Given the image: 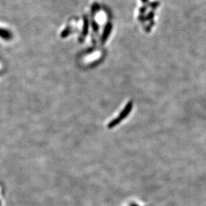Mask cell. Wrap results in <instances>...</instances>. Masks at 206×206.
Here are the masks:
<instances>
[{
	"mask_svg": "<svg viewBox=\"0 0 206 206\" xmlns=\"http://www.w3.org/2000/svg\"><path fill=\"white\" fill-rule=\"evenodd\" d=\"M83 33H82V35L83 38H85V36L87 34V31H88V20L87 19V17H84V20H83Z\"/></svg>",
	"mask_w": 206,
	"mask_h": 206,
	"instance_id": "obj_4",
	"label": "cell"
},
{
	"mask_svg": "<svg viewBox=\"0 0 206 206\" xmlns=\"http://www.w3.org/2000/svg\"><path fill=\"white\" fill-rule=\"evenodd\" d=\"M131 109V105L130 104H129L126 105V108L123 110V112L120 113V115L118 117H117V118L114 119L113 120H112L111 122H110L108 124V127L109 128H113V127H115L116 126H117V124H119L120 123V121L123 120L125 117H126L128 113H130V110Z\"/></svg>",
	"mask_w": 206,
	"mask_h": 206,
	"instance_id": "obj_1",
	"label": "cell"
},
{
	"mask_svg": "<svg viewBox=\"0 0 206 206\" xmlns=\"http://www.w3.org/2000/svg\"><path fill=\"white\" fill-rule=\"evenodd\" d=\"M0 206H1V205H0Z\"/></svg>",
	"mask_w": 206,
	"mask_h": 206,
	"instance_id": "obj_5",
	"label": "cell"
},
{
	"mask_svg": "<svg viewBox=\"0 0 206 206\" xmlns=\"http://www.w3.org/2000/svg\"><path fill=\"white\" fill-rule=\"evenodd\" d=\"M110 29H111V25L108 24V25H107V27L105 29L104 34H103V36H102V42H103V43H104V42L107 39V38H108V35L109 34Z\"/></svg>",
	"mask_w": 206,
	"mask_h": 206,
	"instance_id": "obj_3",
	"label": "cell"
},
{
	"mask_svg": "<svg viewBox=\"0 0 206 206\" xmlns=\"http://www.w3.org/2000/svg\"><path fill=\"white\" fill-rule=\"evenodd\" d=\"M0 37L4 39H10L12 38V34L8 31L6 30V29L0 28Z\"/></svg>",
	"mask_w": 206,
	"mask_h": 206,
	"instance_id": "obj_2",
	"label": "cell"
}]
</instances>
